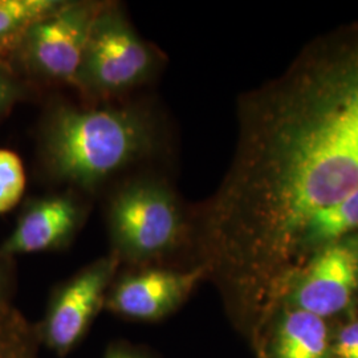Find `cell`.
Instances as JSON below:
<instances>
[{"label":"cell","instance_id":"obj_1","mask_svg":"<svg viewBox=\"0 0 358 358\" xmlns=\"http://www.w3.org/2000/svg\"><path fill=\"white\" fill-rule=\"evenodd\" d=\"M238 133L202 223L220 259L254 279L294 255L316 213L358 190V23L245 94Z\"/></svg>","mask_w":358,"mask_h":358},{"label":"cell","instance_id":"obj_2","mask_svg":"<svg viewBox=\"0 0 358 358\" xmlns=\"http://www.w3.org/2000/svg\"><path fill=\"white\" fill-rule=\"evenodd\" d=\"M162 138L153 110L142 105L78 106L57 101L40 127L45 174L76 192H94L152 157Z\"/></svg>","mask_w":358,"mask_h":358},{"label":"cell","instance_id":"obj_3","mask_svg":"<svg viewBox=\"0 0 358 358\" xmlns=\"http://www.w3.org/2000/svg\"><path fill=\"white\" fill-rule=\"evenodd\" d=\"M112 254L133 267L162 264L185 241L186 217L166 180L141 176L125 180L106 208Z\"/></svg>","mask_w":358,"mask_h":358},{"label":"cell","instance_id":"obj_4","mask_svg":"<svg viewBox=\"0 0 358 358\" xmlns=\"http://www.w3.org/2000/svg\"><path fill=\"white\" fill-rule=\"evenodd\" d=\"M161 57L117 3L103 1L90 28L73 87L93 100H112L153 78Z\"/></svg>","mask_w":358,"mask_h":358},{"label":"cell","instance_id":"obj_5","mask_svg":"<svg viewBox=\"0 0 358 358\" xmlns=\"http://www.w3.org/2000/svg\"><path fill=\"white\" fill-rule=\"evenodd\" d=\"M103 1L64 0L40 19L8 51L22 71L43 84L72 85L83 60L90 28Z\"/></svg>","mask_w":358,"mask_h":358},{"label":"cell","instance_id":"obj_6","mask_svg":"<svg viewBox=\"0 0 358 358\" xmlns=\"http://www.w3.org/2000/svg\"><path fill=\"white\" fill-rule=\"evenodd\" d=\"M120 264L118 257L110 252L78 271L52 294L36 331L38 340L59 357L72 352L90 329L105 306Z\"/></svg>","mask_w":358,"mask_h":358},{"label":"cell","instance_id":"obj_7","mask_svg":"<svg viewBox=\"0 0 358 358\" xmlns=\"http://www.w3.org/2000/svg\"><path fill=\"white\" fill-rule=\"evenodd\" d=\"M206 275L202 266L190 269L165 264L134 267L113 282L105 307L130 320H161L187 300Z\"/></svg>","mask_w":358,"mask_h":358},{"label":"cell","instance_id":"obj_8","mask_svg":"<svg viewBox=\"0 0 358 358\" xmlns=\"http://www.w3.org/2000/svg\"><path fill=\"white\" fill-rule=\"evenodd\" d=\"M88 206L72 189L28 201L13 232L0 244V257L59 251L76 238Z\"/></svg>","mask_w":358,"mask_h":358},{"label":"cell","instance_id":"obj_9","mask_svg":"<svg viewBox=\"0 0 358 358\" xmlns=\"http://www.w3.org/2000/svg\"><path fill=\"white\" fill-rule=\"evenodd\" d=\"M358 288V234L322 247L294 284V308L322 319L344 310Z\"/></svg>","mask_w":358,"mask_h":358},{"label":"cell","instance_id":"obj_10","mask_svg":"<svg viewBox=\"0 0 358 358\" xmlns=\"http://www.w3.org/2000/svg\"><path fill=\"white\" fill-rule=\"evenodd\" d=\"M272 358H333L324 319L299 308L287 310L275 329Z\"/></svg>","mask_w":358,"mask_h":358},{"label":"cell","instance_id":"obj_11","mask_svg":"<svg viewBox=\"0 0 358 358\" xmlns=\"http://www.w3.org/2000/svg\"><path fill=\"white\" fill-rule=\"evenodd\" d=\"M357 229L358 190L310 217L299 239L297 251H313L315 254L322 247L344 239Z\"/></svg>","mask_w":358,"mask_h":358},{"label":"cell","instance_id":"obj_12","mask_svg":"<svg viewBox=\"0 0 358 358\" xmlns=\"http://www.w3.org/2000/svg\"><path fill=\"white\" fill-rule=\"evenodd\" d=\"M63 3L64 0H0V51L10 50L29 27L55 13Z\"/></svg>","mask_w":358,"mask_h":358},{"label":"cell","instance_id":"obj_13","mask_svg":"<svg viewBox=\"0 0 358 358\" xmlns=\"http://www.w3.org/2000/svg\"><path fill=\"white\" fill-rule=\"evenodd\" d=\"M38 331L13 308L0 310V358H36Z\"/></svg>","mask_w":358,"mask_h":358},{"label":"cell","instance_id":"obj_14","mask_svg":"<svg viewBox=\"0 0 358 358\" xmlns=\"http://www.w3.org/2000/svg\"><path fill=\"white\" fill-rule=\"evenodd\" d=\"M26 170L17 154L0 149V214L11 211L26 190Z\"/></svg>","mask_w":358,"mask_h":358},{"label":"cell","instance_id":"obj_15","mask_svg":"<svg viewBox=\"0 0 358 358\" xmlns=\"http://www.w3.org/2000/svg\"><path fill=\"white\" fill-rule=\"evenodd\" d=\"M26 85L16 71L0 57V118L7 115L26 96Z\"/></svg>","mask_w":358,"mask_h":358},{"label":"cell","instance_id":"obj_16","mask_svg":"<svg viewBox=\"0 0 358 358\" xmlns=\"http://www.w3.org/2000/svg\"><path fill=\"white\" fill-rule=\"evenodd\" d=\"M333 346V358H358V320L340 329Z\"/></svg>","mask_w":358,"mask_h":358},{"label":"cell","instance_id":"obj_17","mask_svg":"<svg viewBox=\"0 0 358 358\" xmlns=\"http://www.w3.org/2000/svg\"><path fill=\"white\" fill-rule=\"evenodd\" d=\"M8 260L0 257V310L8 307L7 296L10 289V269H8Z\"/></svg>","mask_w":358,"mask_h":358},{"label":"cell","instance_id":"obj_18","mask_svg":"<svg viewBox=\"0 0 358 358\" xmlns=\"http://www.w3.org/2000/svg\"><path fill=\"white\" fill-rule=\"evenodd\" d=\"M103 358H146L136 349L127 345H113L109 348Z\"/></svg>","mask_w":358,"mask_h":358}]
</instances>
